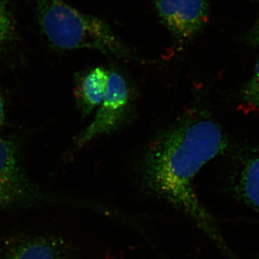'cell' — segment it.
<instances>
[{"instance_id":"cell-1","label":"cell","mask_w":259,"mask_h":259,"mask_svg":"<svg viewBox=\"0 0 259 259\" xmlns=\"http://www.w3.org/2000/svg\"><path fill=\"white\" fill-rule=\"evenodd\" d=\"M228 144L215 121L203 112H190L151 143L143 160L142 175L151 193L187 214L227 256L238 259L193 188L194 177Z\"/></svg>"},{"instance_id":"cell-4","label":"cell","mask_w":259,"mask_h":259,"mask_svg":"<svg viewBox=\"0 0 259 259\" xmlns=\"http://www.w3.org/2000/svg\"><path fill=\"white\" fill-rule=\"evenodd\" d=\"M131 105V95L125 79L117 71H111L106 95L91 123L78 135L76 144L81 147L98 136L117 131L127 120Z\"/></svg>"},{"instance_id":"cell-9","label":"cell","mask_w":259,"mask_h":259,"mask_svg":"<svg viewBox=\"0 0 259 259\" xmlns=\"http://www.w3.org/2000/svg\"><path fill=\"white\" fill-rule=\"evenodd\" d=\"M16 35L14 13L8 0H0V51L13 41Z\"/></svg>"},{"instance_id":"cell-5","label":"cell","mask_w":259,"mask_h":259,"mask_svg":"<svg viewBox=\"0 0 259 259\" xmlns=\"http://www.w3.org/2000/svg\"><path fill=\"white\" fill-rule=\"evenodd\" d=\"M162 23L181 44L196 36L209 18L207 0H155Z\"/></svg>"},{"instance_id":"cell-3","label":"cell","mask_w":259,"mask_h":259,"mask_svg":"<svg viewBox=\"0 0 259 259\" xmlns=\"http://www.w3.org/2000/svg\"><path fill=\"white\" fill-rule=\"evenodd\" d=\"M45 201L41 190L24 169L18 144L0 137V209L35 205Z\"/></svg>"},{"instance_id":"cell-12","label":"cell","mask_w":259,"mask_h":259,"mask_svg":"<svg viewBox=\"0 0 259 259\" xmlns=\"http://www.w3.org/2000/svg\"><path fill=\"white\" fill-rule=\"evenodd\" d=\"M5 100L0 94V129L5 125Z\"/></svg>"},{"instance_id":"cell-8","label":"cell","mask_w":259,"mask_h":259,"mask_svg":"<svg viewBox=\"0 0 259 259\" xmlns=\"http://www.w3.org/2000/svg\"><path fill=\"white\" fill-rule=\"evenodd\" d=\"M236 191L243 202L259 213V150L242 164L237 179ZM255 259H259V253Z\"/></svg>"},{"instance_id":"cell-6","label":"cell","mask_w":259,"mask_h":259,"mask_svg":"<svg viewBox=\"0 0 259 259\" xmlns=\"http://www.w3.org/2000/svg\"><path fill=\"white\" fill-rule=\"evenodd\" d=\"M72 248L61 237H28L15 242L2 259H71Z\"/></svg>"},{"instance_id":"cell-11","label":"cell","mask_w":259,"mask_h":259,"mask_svg":"<svg viewBox=\"0 0 259 259\" xmlns=\"http://www.w3.org/2000/svg\"><path fill=\"white\" fill-rule=\"evenodd\" d=\"M248 40L251 45L259 47V16L255 22L253 28L250 30Z\"/></svg>"},{"instance_id":"cell-7","label":"cell","mask_w":259,"mask_h":259,"mask_svg":"<svg viewBox=\"0 0 259 259\" xmlns=\"http://www.w3.org/2000/svg\"><path fill=\"white\" fill-rule=\"evenodd\" d=\"M109 76L110 71L97 67L80 80L75 94L83 115H88L101 105L106 95Z\"/></svg>"},{"instance_id":"cell-2","label":"cell","mask_w":259,"mask_h":259,"mask_svg":"<svg viewBox=\"0 0 259 259\" xmlns=\"http://www.w3.org/2000/svg\"><path fill=\"white\" fill-rule=\"evenodd\" d=\"M37 24L53 49H91L117 59L131 58L129 48L102 19L72 8L64 0H35Z\"/></svg>"},{"instance_id":"cell-10","label":"cell","mask_w":259,"mask_h":259,"mask_svg":"<svg viewBox=\"0 0 259 259\" xmlns=\"http://www.w3.org/2000/svg\"><path fill=\"white\" fill-rule=\"evenodd\" d=\"M241 95L243 101L259 109V59L253 76L242 90Z\"/></svg>"}]
</instances>
